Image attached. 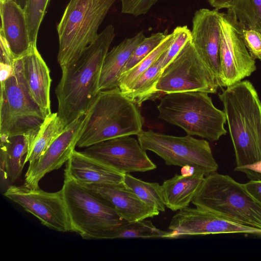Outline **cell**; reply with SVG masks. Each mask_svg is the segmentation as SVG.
Returning a JSON list of instances; mask_svg holds the SVG:
<instances>
[{
  "mask_svg": "<svg viewBox=\"0 0 261 261\" xmlns=\"http://www.w3.org/2000/svg\"><path fill=\"white\" fill-rule=\"evenodd\" d=\"M222 101L234 148V170L250 180H261V101L252 83L241 81L227 87Z\"/></svg>",
  "mask_w": 261,
  "mask_h": 261,
  "instance_id": "obj_1",
  "label": "cell"
},
{
  "mask_svg": "<svg viewBox=\"0 0 261 261\" xmlns=\"http://www.w3.org/2000/svg\"><path fill=\"white\" fill-rule=\"evenodd\" d=\"M115 36L113 25H107L75 63L61 68L55 93L58 114L66 126L86 114L99 92L102 66Z\"/></svg>",
  "mask_w": 261,
  "mask_h": 261,
  "instance_id": "obj_2",
  "label": "cell"
},
{
  "mask_svg": "<svg viewBox=\"0 0 261 261\" xmlns=\"http://www.w3.org/2000/svg\"><path fill=\"white\" fill-rule=\"evenodd\" d=\"M143 121L138 106L118 87L101 91L86 113L76 146L87 148L114 138L137 135Z\"/></svg>",
  "mask_w": 261,
  "mask_h": 261,
  "instance_id": "obj_3",
  "label": "cell"
},
{
  "mask_svg": "<svg viewBox=\"0 0 261 261\" xmlns=\"http://www.w3.org/2000/svg\"><path fill=\"white\" fill-rule=\"evenodd\" d=\"M157 109L159 118L181 127L187 135L215 141L226 134L225 113L215 107L208 93H167Z\"/></svg>",
  "mask_w": 261,
  "mask_h": 261,
  "instance_id": "obj_4",
  "label": "cell"
},
{
  "mask_svg": "<svg viewBox=\"0 0 261 261\" xmlns=\"http://www.w3.org/2000/svg\"><path fill=\"white\" fill-rule=\"evenodd\" d=\"M192 203L240 224L261 229V204L241 184L216 172L204 178Z\"/></svg>",
  "mask_w": 261,
  "mask_h": 261,
  "instance_id": "obj_5",
  "label": "cell"
},
{
  "mask_svg": "<svg viewBox=\"0 0 261 261\" xmlns=\"http://www.w3.org/2000/svg\"><path fill=\"white\" fill-rule=\"evenodd\" d=\"M116 0H70L57 30L61 68L75 63L97 39L98 28Z\"/></svg>",
  "mask_w": 261,
  "mask_h": 261,
  "instance_id": "obj_6",
  "label": "cell"
},
{
  "mask_svg": "<svg viewBox=\"0 0 261 261\" xmlns=\"http://www.w3.org/2000/svg\"><path fill=\"white\" fill-rule=\"evenodd\" d=\"M62 191L72 232L84 239H111L113 231L126 222L115 208L88 188L64 178Z\"/></svg>",
  "mask_w": 261,
  "mask_h": 261,
  "instance_id": "obj_7",
  "label": "cell"
},
{
  "mask_svg": "<svg viewBox=\"0 0 261 261\" xmlns=\"http://www.w3.org/2000/svg\"><path fill=\"white\" fill-rule=\"evenodd\" d=\"M47 116L30 92L23 75L21 58L16 59L12 73L1 83L0 135L35 137Z\"/></svg>",
  "mask_w": 261,
  "mask_h": 261,
  "instance_id": "obj_8",
  "label": "cell"
},
{
  "mask_svg": "<svg viewBox=\"0 0 261 261\" xmlns=\"http://www.w3.org/2000/svg\"><path fill=\"white\" fill-rule=\"evenodd\" d=\"M137 136L144 150L154 152L167 165L190 166L205 176L218 169L209 143L205 140L189 135L177 137L151 130H142Z\"/></svg>",
  "mask_w": 261,
  "mask_h": 261,
  "instance_id": "obj_9",
  "label": "cell"
},
{
  "mask_svg": "<svg viewBox=\"0 0 261 261\" xmlns=\"http://www.w3.org/2000/svg\"><path fill=\"white\" fill-rule=\"evenodd\" d=\"M219 87L191 40L163 69L155 90L166 94L196 91L216 93Z\"/></svg>",
  "mask_w": 261,
  "mask_h": 261,
  "instance_id": "obj_10",
  "label": "cell"
},
{
  "mask_svg": "<svg viewBox=\"0 0 261 261\" xmlns=\"http://www.w3.org/2000/svg\"><path fill=\"white\" fill-rule=\"evenodd\" d=\"M219 86L228 87L249 76L256 69L255 59L247 48L242 29L228 13L220 16Z\"/></svg>",
  "mask_w": 261,
  "mask_h": 261,
  "instance_id": "obj_11",
  "label": "cell"
},
{
  "mask_svg": "<svg viewBox=\"0 0 261 261\" xmlns=\"http://www.w3.org/2000/svg\"><path fill=\"white\" fill-rule=\"evenodd\" d=\"M4 195L38 218L43 225L62 232L72 231L62 189L47 192L39 188L10 186Z\"/></svg>",
  "mask_w": 261,
  "mask_h": 261,
  "instance_id": "obj_12",
  "label": "cell"
},
{
  "mask_svg": "<svg viewBox=\"0 0 261 261\" xmlns=\"http://www.w3.org/2000/svg\"><path fill=\"white\" fill-rule=\"evenodd\" d=\"M166 238L221 233H247L261 236V229L229 220L211 211L189 206L179 211L172 218Z\"/></svg>",
  "mask_w": 261,
  "mask_h": 261,
  "instance_id": "obj_13",
  "label": "cell"
},
{
  "mask_svg": "<svg viewBox=\"0 0 261 261\" xmlns=\"http://www.w3.org/2000/svg\"><path fill=\"white\" fill-rule=\"evenodd\" d=\"M83 152L122 174L144 172L156 168L138 140L130 136L99 142L86 148Z\"/></svg>",
  "mask_w": 261,
  "mask_h": 261,
  "instance_id": "obj_14",
  "label": "cell"
},
{
  "mask_svg": "<svg viewBox=\"0 0 261 261\" xmlns=\"http://www.w3.org/2000/svg\"><path fill=\"white\" fill-rule=\"evenodd\" d=\"M82 115L67 125L45 152L30 163L25 175L24 186L39 188V182L49 172L59 169L69 160L74 150L85 121Z\"/></svg>",
  "mask_w": 261,
  "mask_h": 261,
  "instance_id": "obj_15",
  "label": "cell"
},
{
  "mask_svg": "<svg viewBox=\"0 0 261 261\" xmlns=\"http://www.w3.org/2000/svg\"><path fill=\"white\" fill-rule=\"evenodd\" d=\"M221 14L215 9L197 10L193 18L191 30L192 43L218 83L220 74Z\"/></svg>",
  "mask_w": 261,
  "mask_h": 261,
  "instance_id": "obj_16",
  "label": "cell"
},
{
  "mask_svg": "<svg viewBox=\"0 0 261 261\" xmlns=\"http://www.w3.org/2000/svg\"><path fill=\"white\" fill-rule=\"evenodd\" d=\"M125 174L118 172L98 160L75 149L67 161L64 178L83 186H124Z\"/></svg>",
  "mask_w": 261,
  "mask_h": 261,
  "instance_id": "obj_17",
  "label": "cell"
},
{
  "mask_svg": "<svg viewBox=\"0 0 261 261\" xmlns=\"http://www.w3.org/2000/svg\"><path fill=\"white\" fill-rule=\"evenodd\" d=\"M84 187L108 202L121 218L128 222L153 218L160 213L124 186L89 185Z\"/></svg>",
  "mask_w": 261,
  "mask_h": 261,
  "instance_id": "obj_18",
  "label": "cell"
},
{
  "mask_svg": "<svg viewBox=\"0 0 261 261\" xmlns=\"http://www.w3.org/2000/svg\"><path fill=\"white\" fill-rule=\"evenodd\" d=\"M0 34L5 38L14 58H21L33 46L29 38L24 9L13 0L0 1Z\"/></svg>",
  "mask_w": 261,
  "mask_h": 261,
  "instance_id": "obj_19",
  "label": "cell"
},
{
  "mask_svg": "<svg viewBox=\"0 0 261 261\" xmlns=\"http://www.w3.org/2000/svg\"><path fill=\"white\" fill-rule=\"evenodd\" d=\"M22 71L30 92L36 102L48 115L51 114L50 70L37 46L21 57Z\"/></svg>",
  "mask_w": 261,
  "mask_h": 261,
  "instance_id": "obj_20",
  "label": "cell"
},
{
  "mask_svg": "<svg viewBox=\"0 0 261 261\" xmlns=\"http://www.w3.org/2000/svg\"><path fill=\"white\" fill-rule=\"evenodd\" d=\"M145 36L140 32L133 37L126 38L114 46L107 53L102 66L99 80V91L118 87L121 71L132 53Z\"/></svg>",
  "mask_w": 261,
  "mask_h": 261,
  "instance_id": "obj_21",
  "label": "cell"
},
{
  "mask_svg": "<svg viewBox=\"0 0 261 261\" xmlns=\"http://www.w3.org/2000/svg\"><path fill=\"white\" fill-rule=\"evenodd\" d=\"M204 177L203 173L195 171L191 174H175L165 180L162 187L166 206L173 211L189 206Z\"/></svg>",
  "mask_w": 261,
  "mask_h": 261,
  "instance_id": "obj_22",
  "label": "cell"
},
{
  "mask_svg": "<svg viewBox=\"0 0 261 261\" xmlns=\"http://www.w3.org/2000/svg\"><path fill=\"white\" fill-rule=\"evenodd\" d=\"M34 137L29 135H0L1 151L5 155L7 171L11 182H15L21 175L24 165V156Z\"/></svg>",
  "mask_w": 261,
  "mask_h": 261,
  "instance_id": "obj_23",
  "label": "cell"
},
{
  "mask_svg": "<svg viewBox=\"0 0 261 261\" xmlns=\"http://www.w3.org/2000/svg\"><path fill=\"white\" fill-rule=\"evenodd\" d=\"M66 125L58 113H51L45 119L29 145L24 164L40 158L54 141L63 132Z\"/></svg>",
  "mask_w": 261,
  "mask_h": 261,
  "instance_id": "obj_24",
  "label": "cell"
},
{
  "mask_svg": "<svg viewBox=\"0 0 261 261\" xmlns=\"http://www.w3.org/2000/svg\"><path fill=\"white\" fill-rule=\"evenodd\" d=\"M166 51L122 92L138 106H141L143 102L153 98L158 94L155 88L163 70V63Z\"/></svg>",
  "mask_w": 261,
  "mask_h": 261,
  "instance_id": "obj_25",
  "label": "cell"
},
{
  "mask_svg": "<svg viewBox=\"0 0 261 261\" xmlns=\"http://www.w3.org/2000/svg\"><path fill=\"white\" fill-rule=\"evenodd\" d=\"M123 183L126 188L150 207L159 212L165 211L162 187L159 183L144 181L129 173L124 174Z\"/></svg>",
  "mask_w": 261,
  "mask_h": 261,
  "instance_id": "obj_26",
  "label": "cell"
},
{
  "mask_svg": "<svg viewBox=\"0 0 261 261\" xmlns=\"http://www.w3.org/2000/svg\"><path fill=\"white\" fill-rule=\"evenodd\" d=\"M227 13L242 29L261 32V0H235Z\"/></svg>",
  "mask_w": 261,
  "mask_h": 261,
  "instance_id": "obj_27",
  "label": "cell"
},
{
  "mask_svg": "<svg viewBox=\"0 0 261 261\" xmlns=\"http://www.w3.org/2000/svg\"><path fill=\"white\" fill-rule=\"evenodd\" d=\"M173 34H168L163 42L148 55L128 70L122 73L118 80V87L124 92L143 72L153 64L167 50L173 41Z\"/></svg>",
  "mask_w": 261,
  "mask_h": 261,
  "instance_id": "obj_28",
  "label": "cell"
},
{
  "mask_svg": "<svg viewBox=\"0 0 261 261\" xmlns=\"http://www.w3.org/2000/svg\"><path fill=\"white\" fill-rule=\"evenodd\" d=\"M50 0H27L24 11L30 42L37 46L38 31Z\"/></svg>",
  "mask_w": 261,
  "mask_h": 261,
  "instance_id": "obj_29",
  "label": "cell"
},
{
  "mask_svg": "<svg viewBox=\"0 0 261 261\" xmlns=\"http://www.w3.org/2000/svg\"><path fill=\"white\" fill-rule=\"evenodd\" d=\"M167 35L158 32L152 34L148 37H145L132 53L122 68L121 74L133 67L152 52L163 42Z\"/></svg>",
  "mask_w": 261,
  "mask_h": 261,
  "instance_id": "obj_30",
  "label": "cell"
},
{
  "mask_svg": "<svg viewBox=\"0 0 261 261\" xmlns=\"http://www.w3.org/2000/svg\"><path fill=\"white\" fill-rule=\"evenodd\" d=\"M172 33L173 36V41L165 53L163 63V69L174 59L185 45L192 39L191 31L187 25L176 27Z\"/></svg>",
  "mask_w": 261,
  "mask_h": 261,
  "instance_id": "obj_31",
  "label": "cell"
},
{
  "mask_svg": "<svg viewBox=\"0 0 261 261\" xmlns=\"http://www.w3.org/2000/svg\"><path fill=\"white\" fill-rule=\"evenodd\" d=\"M121 12L138 16L146 14L158 0H120Z\"/></svg>",
  "mask_w": 261,
  "mask_h": 261,
  "instance_id": "obj_32",
  "label": "cell"
},
{
  "mask_svg": "<svg viewBox=\"0 0 261 261\" xmlns=\"http://www.w3.org/2000/svg\"><path fill=\"white\" fill-rule=\"evenodd\" d=\"M242 35L251 57L261 60V32L256 29H242Z\"/></svg>",
  "mask_w": 261,
  "mask_h": 261,
  "instance_id": "obj_33",
  "label": "cell"
},
{
  "mask_svg": "<svg viewBox=\"0 0 261 261\" xmlns=\"http://www.w3.org/2000/svg\"><path fill=\"white\" fill-rule=\"evenodd\" d=\"M244 185L248 192L261 204V180H250Z\"/></svg>",
  "mask_w": 261,
  "mask_h": 261,
  "instance_id": "obj_34",
  "label": "cell"
},
{
  "mask_svg": "<svg viewBox=\"0 0 261 261\" xmlns=\"http://www.w3.org/2000/svg\"><path fill=\"white\" fill-rule=\"evenodd\" d=\"M235 0H208L211 6L216 10L230 9Z\"/></svg>",
  "mask_w": 261,
  "mask_h": 261,
  "instance_id": "obj_35",
  "label": "cell"
},
{
  "mask_svg": "<svg viewBox=\"0 0 261 261\" xmlns=\"http://www.w3.org/2000/svg\"><path fill=\"white\" fill-rule=\"evenodd\" d=\"M27 0H16V2L19 4L23 9L25 6Z\"/></svg>",
  "mask_w": 261,
  "mask_h": 261,
  "instance_id": "obj_36",
  "label": "cell"
}]
</instances>
